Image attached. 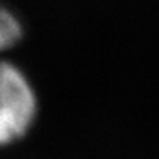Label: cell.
Instances as JSON below:
<instances>
[{"label": "cell", "instance_id": "1", "mask_svg": "<svg viewBox=\"0 0 159 159\" xmlns=\"http://www.w3.org/2000/svg\"><path fill=\"white\" fill-rule=\"evenodd\" d=\"M38 98L16 65L0 60V148L23 138L34 124Z\"/></svg>", "mask_w": 159, "mask_h": 159}, {"label": "cell", "instance_id": "2", "mask_svg": "<svg viewBox=\"0 0 159 159\" xmlns=\"http://www.w3.org/2000/svg\"><path fill=\"white\" fill-rule=\"evenodd\" d=\"M21 38V25L8 10L0 8V50L10 49Z\"/></svg>", "mask_w": 159, "mask_h": 159}]
</instances>
